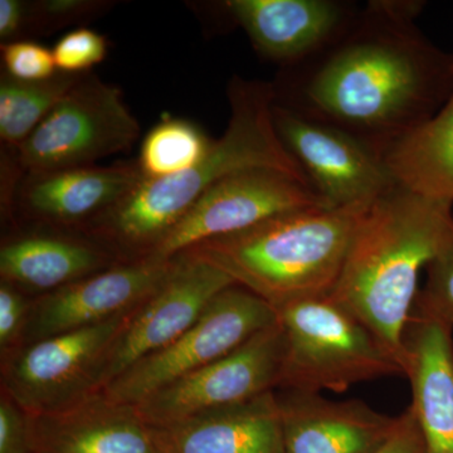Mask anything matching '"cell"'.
<instances>
[{
    "label": "cell",
    "instance_id": "1",
    "mask_svg": "<svg viewBox=\"0 0 453 453\" xmlns=\"http://www.w3.org/2000/svg\"><path fill=\"white\" fill-rule=\"evenodd\" d=\"M422 2L372 0L326 46L281 68L275 104L384 151L453 94V55L416 25Z\"/></svg>",
    "mask_w": 453,
    "mask_h": 453
},
{
    "label": "cell",
    "instance_id": "2",
    "mask_svg": "<svg viewBox=\"0 0 453 453\" xmlns=\"http://www.w3.org/2000/svg\"><path fill=\"white\" fill-rule=\"evenodd\" d=\"M453 203L395 186L363 213L330 299L350 311L403 365L419 273L453 231Z\"/></svg>",
    "mask_w": 453,
    "mask_h": 453
},
{
    "label": "cell",
    "instance_id": "3",
    "mask_svg": "<svg viewBox=\"0 0 453 453\" xmlns=\"http://www.w3.org/2000/svg\"><path fill=\"white\" fill-rule=\"evenodd\" d=\"M226 96L231 107L228 125L201 162L172 177L142 178L121 201L88 223L89 234L135 250L139 258L159 243L211 187L228 175L265 168L309 181L277 134L273 83L234 76Z\"/></svg>",
    "mask_w": 453,
    "mask_h": 453
},
{
    "label": "cell",
    "instance_id": "4",
    "mask_svg": "<svg viewBox=\"0 0 453 453\" xmlns=\"http://www.w3.org/2000/svg\"><path fill=\"white\" fill-rule=\"evenodd\" d=\"M365 211L319 205L286 211L183 253L219 268L279 311L332 294Z\"/></svg>",
    "mask_w": 453,
    "mask_h": 453
},
{
    "label": "cell",
    "instance_id": "5",
    "mask_svg": "<svg viewBox=\"0 0 453 453\" xmlns=\"http://www.w3.org/2000/svg\"><path fill=\"white\" fill-rule=\"evenodd\" d=\"M277 312L283 332L279 387L285 390L342 393L365 381L404 375L389 349L329 296Z\"/></svg>",
    "mask_w": 453,
    "mask_h": 453
},
{
    "label": "cell",
    "instance_id": "6",
    "mask_svg": "<svg viewBox=\"0 0 453 453\" xmlns=\"http://www.w3.org/2000/svg\"><path fill=\"white\" fill-rule=\"evenodd\" d=\"M140 136L119 86L92 73L80 74L70 91L16 151L7 150L23 173L94 166L129 151Z\"/></svg>",
    "mask_w": 453,
    "mask_h": 453
},
{
    "label": "cell",
    "instance_id": "7",
    "mask_svg": "<svg viewBox=\"0 0 453 453\" xmlns=\"http://www.w3.org/2000/svg\"><path fill=\"white\" fill-rule=\"evenodd\" d=\"M277 323L279 312L267 301L242 286H231L214 297L183 335L142 357L101 393L115 403H142L157 390L228 356Z\"/></svg>",
    "mask_w": 453,
    "mask_h": 453
},
{
    "label": "cell",
    "instance_id": "8",
    "mask_svg": "<svg viewBox=\"0 0 453 453\" xmlns=\"http://www.w3.org/2000/svg\"><path fill=\"white\" fill-rule=\"evenodd\" d=\"M136 309L104 323L38 340L18 351L5 366L3 393L26 413L43 414L100 392L106 357Z\"/></svg>",
    "mask_w": 453,
    "mask_h": 453
},
{
    "label": "cell",
    "instance_id": "9",
    "mask_svg": "<svg viewBox=\"0 0 453 453\" xmlns=\"http://www.w3.org/2000/svg\"><path fill=\"white\" fill-rule=\"evenodd\" d=\"M319 205L330 207L303 179L276 169L242 170L211 187L145 256L168 262L204 241Z\"/></svg>",
    "mask_w": 453,
    "mask_h": 453
},
{
    "label": "cell",
    "instance_id": "10",
    "mask_svg": "<svg viewBox=\"0 0 453 453\" xmlns=\"http://www.w3.org/2000/svg\"><path fill=\"white\" fill-rule=\"evenodd\" d=\"M273 121L286 150L330 207L365 211L395 186L381 154L350 134L275 103Z\"/></svg>",
    "mask_w": 453,
    "mask_h": 453
},
{
    "label": "cell",
    "instance_id": "11",
    "mask_svg": "<svg viewBox=\"0 0 453 453\" xmlns=\"http://www.w3.org/2000/svg\"><path fill=\"white\" fill-rule=\"evenodd\" d=\"M283 332L279 323L198 371L134 405L149 427L172 425L205 411L242 403L279 387Z\"/></svg>",
    "mask_w": 453,
    "mask_h": 453
},
{
    "label": "cell",
    "instance_id": "12",
    "mask_svg": "<svg viewBox=\"0 0 453 453\" xmlns=\"http://www.w3.org/2000/svg\"><path fill=\"white\" fill-rule=\"evenodd\" d=\"M234 285L213 265L188 253L177 256L165 281L135 310L113 342L98 390L142 357L174 342L201 319L217 295Z\"/></svg>",
    "mask_w": 453,
    "mask_h": 453
},
{
    "label": "cell",
    "instance_id": "13",
    "mask_svg": "<svg viewBox=\"0 0 453 453\" xmlns=\"http://www.w3.org/2000/svg\"><path fill=\"white\" fill-rule=\"evenodd\" d=\"M174 262L144 256L50 292L35 303L23 332L32 344L133 311L165 281Z\"/></svg>",
    "mask_w": 453,
    "mask_h": 453
},
{
    "label": "cell",
    "instance_id": "14",
    "mask_svg": "<svg viewBox=\"0 0 453 453\" xmlns=\"http://www.w3.org/2000/svg\"><path fill=\"white\" fill-rule=\"evenodd\" d=\"M138 164L23 173L5 180L3 201L53 226H88L142 180Z\"/></svg>",
    "mask_w": 453,
    "mask_h": 453
},
{
    "label": "cell",
    "instance_id": "15",
    "mask_svg": "<svg viewBox=\"0 0 453 453\" xmlns=\"http://www.w3.org/2000/svg\"><path fill=\"white\" fill-rule=\"evenodd\" d=\"M220 5L256 52L281 68L319 52L359 9L336 0H228Z\"/></svg>",
    "mask_w": 453,
    "mask_h": 453
},
{
    "label": "cell",
    "instance_id": "16",
    "mask_svg": "<svg viewBox=\"0 0 453 453\" xmlns=\"http://www.w3.org/2000/svg\"><path fill=\"white\" fill-rule=\"evenodd\" d=\"M285 453H372L392 434L396 417L359 399L335 402L320 393L277 395Z\"/></svg>",
    "mask_w": 453,
    "mask_h": 453
},
{
    "label": "cell",
    "instance_id": "17",
    "mask_svg": "<svg viewBox=\"0 0 453 453\" xmlns=\"http://www.w3.org/2000/svg\"><path fill=\"white\" fill-rule=\"evenodd\" d=\"M148 428L155 453H285L281 411L273 390Z\"/></svg>",
    "mask_w": 453,
    "mask_h": 453
},
{
    "label": "cell",
    "instance_id": "18",
    "mask_svg": "<svg viewBox=\"0 0 453 453\" xmlns=\"http://www.w3.org/2000/svg\"><path fill=\"white\" fill-rule=\"evenodd\" d=\"M27 416L32 453H155L136 408L101 392L64 410Z\"/></svg>",
    "mask_w": 453,
    "mask_h": 453
},
{
    "label": "cell",
    "instance_id": "19",
    "mask_svg": "<svg viewBox=\"0 0 453 453\" xmlns=\"http://www.w3.org/2000/svg\"><path fill=\"white\" fill-rule=\"evenodd\" d=\"M453 329L410 316L404 334L405 377L423 453H453Z\"/></svg>",
    "mask_w": 453,
    "mask_h": 453
},
{
    "label": "cell",
    "instance_id": "20",
    "mask_svg": "<svg viewBox=\"0 0 453 453\" xmlns=\"http://www.w3.org/2000/svg\"><path fill=\"white\" fill-rule=\"evenodd\" d=\"M112 266L97 246L65 235H25L0 250L2 281L32 290H58Z\"/></svg>",
    "mask_w": 453,
    "mask_h": 453
},
{
    "label": "cell",
    "instance_id": "21",
    "mask_svg": "<svg viewBox=\"0 0 453 453\" xmlns=\"http://www.w3.org/2000/svg\"><path fill=\"white\" fill-rule=\"evenodd\" d=\"M383 162L396 186L453 203V94L436 115L390 145Z\"/></svg>",
    "mask_w": 453,
    "mask_h": 453
},
{
    "label": "cell",
    "instance_id": "22",
    "mask_svg": "<svg viewBox=\"0 0 453 453\" xmlns=\"http://www.w3.org/2000/svg\"><path fill=\"white\" fill-rule=\"evenodd\" d=\"M80 74L57 73L49 80L25 82L2 73L0 77V140L3 149L16 151L70 91Z\"/></svg>",
    "mask_w": 453,
    "mask_h": 453
},
{
    "label": "cell",
    "instance_id": "23",
    "mask_svg": "<svg viewBox=\"0 0 453 453\" xmlns=\"http://www.w3.org/2000/svg\"><path fill=\"white\" fill-rule=\"evenodd\" d=\"M213 142L195 122L164 119L142 140L136 164L142 178L172 177L201 162Z\"/></svg>",
    "mask_w": 453,
    "mask_h": 453
},
{
    "label": "cell",
    "instance_id": "24",
    "mask_svg": "<svg viewBox=\"0 0 453 453\" xmlns=\"http://www.w3.org/2000/svg\"><path fill=\"white\" fill-rule=\"evenodd\" d=\"M115 2L107 0H37L23 2L18 41L50 37L71 26H81L104 16ZM17 41V42H18Z\"/></svg>",
    "mask_w": 453,
    "mask_h": 453
},
{
    "label": "cell",
    "instance_id": "25",
    "mask_svg": "<svg viewBox=\"0 0 453 453\" xmlns=\"http://www.w3.org/2000/svg\"><path fill=\"white\" fill-rule=\"evenodd\" d=\"M427 279L417 294L411 316L453 329V231L436 257L426 267Z\"/></svg>",
    "mask_w": 453,
    "mask_h": 453
},
{
    "label": "cell",
    "instance_id": "26",
    "mask_svg": "<svg viewBox=\"0 0 453 453\" xmlns=\"http://www.w3.org/2000/svg\"><path fill=\"white\" fill-rule=\"evenodd\" d=\"M109 43L105 35L94 29L81 28L65 33L57 41L52 52L58 73L83 74L106 58Z\"/></svg>",
    "mask_w": 453,
    "mask_h": 453
},
{
    "label": "cell",
    "instance_id": "27",
    "mask_svg": "<svg viewBox=\"0 0 453 453\" xmlns=\"http://www.w3.org/2000/svg\"><path fill=\"white\" fill-rule=\"evenodd\" d=\"M0 56L3 73L19 81H44L58 73L52 50L35 41L2 44Z\"/></svg>",
    "mask_w": 453,
    "mask_h": 453
},
{
    "label": "cell",
    "instance_id": "28",
    "mask_svg": "<svg viewBox=\"0 0 453 453\" xmlns=\"http://www.w3.org/2000/svg\"><path fill=\"white\" fill-rule=\"evenodd\" d=\"M0 453H32L28 416L5 393L0 401Z\"/></svg>",
    "mask_w": 453,
    "mask_h": 453
},
{
    "label": "cell",
    "instance_id": "29",
    "mask_svg": "<svg viewBox=\"0 0 453 453\" xmlns=\"http://www.w3.org/2000/svg\"><path fill=\"white\" fill-rule=\"evenodd\" d=\"M26 299L16 286L2 281L0 285V348L3 353L9 345L13 344L20 333L25 330L27 311Z\"/></svg>",
    "mask_w": 453,
    "mask_h": 453
},
{
    "label": "cell",
    "instance_id": "30",
    "mask_svg": "<svg viewBox=\"0 0 453 453\" xmlns=\"http://www.w3.org/2000/svg\"><path fill=\"white\" fill-rule=\"evenodd\" d=\"M372 453H423L421 431L411 405L396 417L392 434Z\"/></svg>",
    "mask_w": 453,
    "mask_h": 453
},
{
    "label": "cell",
    "instance_id": "31",
    "mask_svg": "<svg viewBox=\"0 0 453 453\" xmlns=\"http://www.w3.org/2000/svg\"><path fill=\"white\" fill-rule=\"evenodd\" d=\"M23 0H0V41L2 44L18 41L22 20Z\"/></svg>",
    "mask_w": 453,
    "mask_h": 453
}]
</instances>
